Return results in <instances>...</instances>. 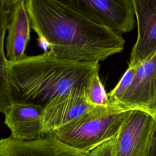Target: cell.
I'll return each instance as SVG.
<instances>
[{"instance_id":"ac0fdd59","label":"cell","mask_w":156,"mask_h":156,"mask_svg":"<svg viewBox=\"0 0 156 156\" xmlns=\"http://www.w3.org/2000/svg\"><path fill=\"white\" fill-rule=\"evenodd\" d=\"M14 1H15V2H16L17 1H20V0H14Z\"/></svg>"},{"instance_id":"3957f363","label":"cell","mask_w":156,"mask_h":156,"mask_svg":"<svg viewBox=\"0 0 156 156\" xmlns=\"http://www.w3.org/2000/svg\"><path fill=\"white\" fill-rule=\"evenodd\" d=\"M132 111H121L114 106H96L71 123L51 133L62 143L89 152L115 138Z\"/></svg>"},{"instance_id":"2e32d148","label":"cell","mask_w":156,"mask_h":156,"mask_svg":"<svg viewBox=\"0 0 156 156\" xmlns=\"http://www.w3.org/2000/svg\"><path fill=\"white\" fill-rule=\"evenodd\" d=\"M146 156H156V134L151 138Z\"/></svg>"},{"instance_id":"9c48e42d","label":"cell","mask_w":156,"mask_h":156,"mask_svg":"<svg viewBox=\"0 0 156 156\" xmlns=\"http://www.w3.org/2000/svg\"><path fill=\"white\" fill-rule=\"evenodd\" d=\"M42 108L30 104L12 102L3 112L4 123L10 130V136L18 140L29 141L44 135Z\"/></svg>"},{"instance_id":"9a60e30c","label":"cell","mask_w":156,"mask_h":156,"mask_svg":"<svg viewBox=\"0 0 156 156\" xmlns=\"http://www.w3.org/2000/svg\"><path fill=\"white\" fill-rule=\"evenodd\" d=\"M116 136L88 152V156H115Z\"/></svg>"},{"instance_id":"e0dca14e","label":"cell","mask_w":156,"mask_h":156,"mask_svg":"<svg viewBox=\"0 0 156 156\" xmlns=\"http://www.w3.org/2000/svg\"><path fill=\"white\" fill-rule=\"evenodd\" d=\"M0 2L5 7V8L10 10L12 5L15 4V1L14 0H0Z\"/></svg>"},{"instance_id":"277c9868","label":"cell","mask_w":156,"mask_h":156,"mask_svg":"<svg viewBox=\"0 0 156 156\" xmlns=\"http://www.w3.org/2000/svg\"><path fill=\"white\" fill-rule=\"evenodd\" d=\"M90 21L120 34L132 31L135 15L131 0H55Z\"/></svg>"},{"instance_id":"5bb4252c","label":"cell","mask_w":156,"mask_h":156,"mask_svg":"<svg viewBox=\"0 0 156 156\" xmlns=\"http://www.w3.org/2000/svg\"><path fill=\"white\" fill-rule=\"evenodd\" d=\"M136 68V66H129L116 85L107 93L110 105L114 104L124 93L134 76Z\"/></svg>"},{"instance_id":"7c38bea8","label":"cell","mask_w":156,"mask_h":156,"mask_svg":"<svg viewBox=\"0 0 156 156\" xmlns=\"http://www.w3.org/2000/svg\"><path fill=\"white\" fill-rule=\"evenodd\" d=\"M9 10L0 2V113H2L12 104L8 77V60L5 52V39L9 21Z\"/></svg>"},{"instance_id":"6da1fadb","label":"cell","mask_w":156,"mask_h":156,"mask_svg":"<svg viewBox=\"0 0 156 156\" xmlns=\"http://www.w3.org/2000/svg\"><path fill=\"white\" fill-rule=\"evenodd\" d=\"M30 26L49 52L62 60L104 61L122 52L121 34L95 23L55 0H24Z\"/></svg>"},{"instance_id":"7a4b0ae2","label":"cell","mask_w":156,"mask_h":156,"mask_svg":"<svg viewBox=\"0 0 156 156\" xmlns=\"http://www.w3.org/2000/svg\"><path fill=\"white\" fill-rule=\"evenodd\" d=\"M99 69L98 62H74L57 58L48 51L37 55H26L8 60L7 77L12 102H23L43 107L54 97L70 90L85 86Z\"/></svg>"},{"instance_id":"ba28073f","label":"cell","mask_w":156,"mask_h":156,"mask_svg":"<svg viewBox=\"0 0 156 156\" xmlns=\"http://www.w3.org/2000/svg\"><path fill=\"white\" fill-rule=\"evenodd\" d=\"M138 34L129 66H136L156 53V0H131Z\"/></svg>"},{"instance_id":"52a82bcc","label":"cell","mask_w":156,"mask_h":156,"mask_svg":"<svg viewBox=\"0 0 156 156\" xmlns=\"http://www.w3.org/2000/svg\"><path fill=\"white\" fill-rule=\"evenodd\" d=\"M94 107L87 100L85 86L75 87L54 97L41 110L44 134L71 123Z\"/></svg>"},{"instance_id":"8fae6325","label":"cell","mask_w":156,"mask_h":156,"mask_svg":"<svg viewBox=\"0 0 156 156\" xmlns=\"http://www.w3.org/2000/svg\"><path fill=\"white\" fill-rule=\"evenodd\" d=\"M30 23L24 0L15 2L9 10L5 41V55L9 62H15L24 58L30 38Z\"/></svg>"},{"instance_id":"4fadbf2b","label":"cell","mask_w":156,"mask_h":156,"mask_svg":"<svg viewBox=\"0 0 156 156\" xmlns=\"http://www.w3.org/2000/svg\"><path fill=\"white\" fill-rule=\"evenodd\" d=\"M85 94L87 100L92 105H109L107 93L99 76V70L95 71L89 78L85 86Z\"/></svg>"},{"instance_id":"5b68a950","label":"cell","mask_w":156,"mask_h":156,"mask_svg":"<svg viewBox=\"0 0 156 156\" xmlns=\"http://www.w3.org/2000/svg\"><path fill=\"white\" fill-rule=\"evenodd\" d=\"M111 105L121 111L139 110L156 117V53L136 66L129 85Z\"/></svg>"},{"instance_id":"8992f818","label":"cell","mask_w":156,"mask_h":156,"mask_svg":"<svg viewBox=\"0 0 156 156\" xmlns=\"http://www.w3.org/2000/svg\"><path fill=\"white\" fill-rule=\"evenodd\" d=\"M156 133V117L133 110L116 136L115 156H146Z\"/></svg>"},{"instance_id":"30bf717a","label":"cell","mask_w":156,"mask_h":156,"mask_svg":"<svg viewBox=\"0 0 156 156\" xmlns=\"http://www.w3.org/2000/svg\"><path fill=\"white\" fill-rule=\"evenodd\" d=\"M0 156H79L71 147L48 134L21 141L10 136L0 140Z\"/></svg>"}]
</instances>
